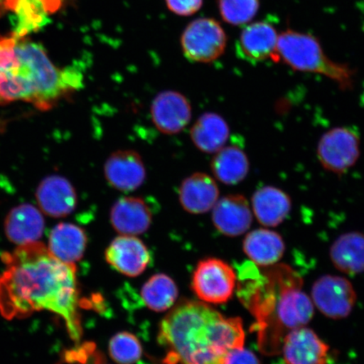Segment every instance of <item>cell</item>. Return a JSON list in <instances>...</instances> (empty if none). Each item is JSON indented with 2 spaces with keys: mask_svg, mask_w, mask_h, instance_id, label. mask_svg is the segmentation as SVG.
<instances>
[{
  "mask_svg": "<svg viewBox=\"0 0 364 364\" xmlns=\"http://www.w3.org/2000/svg\"><path fill=\"white\" fill-rule=\"evenodd\" d=\"M274 62L296 71L314 73L333 80L343 90L353 87L355 70L345 63L332 61L315 36L287 30L279 36Z\"/></svg>",
  "mask_w": 364,
  "mask_h": 364,
  "instance_id": "4",
  "label": "cell"
},
{
  "mask_svg": "<svg viewBox=\"0 0 364 364\" xmlns=\"http://www.w3.org/2000/svg\"><path fill=\"white\" fill-rule=\"evenodd\" d=\"M243 250L247 257L258 266L268 267L280 261L285 252L282 236L267 229L250 231L245 236Z\"/></svg>",
  "mask_w": 364,
  "mask_h": 364,
  "instance_id": "22",
  "label": "cell"
},
{
  "mask_svg": "<svg viewBox=\"0 0 364 364\" xmlns=\"http://www.w3.org/2000/svg\"><path fill=\"white\" fill-rule=\"evenodd\" d=\"M360 156V138L350 127H335L318 141L317 156L326 171L343 175L356 164Z\"/></svg>",
  "mask_w": 364,
  "mask_h": 364,
  "instance_id": "7",
  "label": "cell"
},
{
  "mask_svg": "<svg viewBox=\"0 0 364 364\" xmlns=\"http://www.w3.org/2000/svg\"><path fill=\"white\" fill-rule=\"evenodd\" d=\"M6 4L22 21L16 33L26 36L30 31L38 28L47 21L48 15L60 6L61 0H6Z\"/></svg>",
  "mask_w": 364,
  "mask_h": 364,
  "instance_id": "26",
  "label": "cell"
},
{
  "mask_svg": "<svg viewBox=\"0 0 364 364\" xmlns=\"http://www.w3.org/2000/svg\"><path fill=\"white\" fill-rule=\"evenodd\" d=\"M191 139L202 152L216 153L225 147L230 136V127L217 113L206 112L198 117L191 129Z\"/></svg>",
  "mask_w": 364,
  "mask_h": 364,
  "instance_id": "23",
  "label": "cell"
},
{
  "mask_svg": "<svg viewBox=\"0 0 364 364\" xmlns=\"http://www.w3.org/2000/svg\"><path fill=\"white\" fill-rule=\"evenodd\" d=\"M218 196L220 190L215 179L202 172L186 177L179 189L182 208L193 215L210 211L218 202Z\"/></svg>",
  "mask_w": 364,
  "mask_h": 364,
  "instance_id": "17",
  "label": "cell"
},
{
  "mask_svg": "<svg viewBox=\"0 0 364 364\" xmlns=\"http://www.w3.org/2000/svg\"><path fill=\"white\" fill-rule=\"evenodd\" d=\"M109 354L118 364H135L142 357L143 348L134 335L122 331L110 340Z\"/></svg>",
  "mask_w": 364,
  "mask_h": 364,
  "instance_id": "28",
  "label": "cell"
},
{
  "mask_svg": "<svg viewBox=\"0 0 364 364\" xmlns=\"http://www.w3.org/2000/svg\"><path fill=\"white\" fill-rule=\"evenodd\" d=\"M237 277L229 264L217 258L199 262L193 272L192 289L208 304H225L233 296Z\"/></svg>",
  "mask_w": 364,
  "mask_h": 364,
  "instance_id": "6",
  "label": "cell"
},
{
  "mask_svg": "<svg viewBox=\"0 0 364 364\" xmlns=\"http://www.w3.org/2000/svg\"><path fill=\"white\" fill-rule=\"evenodd\" d=\"M311 300L323 315L341 320L353 311L357 294L353 284L345 277L325 275L313 284Z\"/></svg>",
  "mask_w": 364,
  "mask_h": 364,
  "instance_id": "9",
  "label": "cell"
},
{
  "mask_svg": "<svg viewBox=\"0 0 364 364\" xmlns=\"http://www.w3.org/2000/svg\"><path fill=\"white\" fill-rule=\"evenodd\" d=\"M178 296V289L174 281L166 274L154 275L141 289L143 302L149 309L163 312L171 309Z\"/></svg>",
  "mask_w": 364,
  "mask_h": 364,
  "instance_id": "27",
  "label": "cell"
},
{
  "mask_svg": "<svg viewBox=\"0 0 364 364\" xmlns=\"http://www.w3.org/2000/svg\"><path fill=\"white\" fill-rule=\"evenodd\" d=\"M83 75L74 67L54 65L38 44L16 31L0 36V106L16 101L48 111L83 86Z\"/></svg>",
  "mask_w": 364,
  "mask_h": 364,
  "instance_id": "2",
  "label": "cell"
},
{
  "mask_svg": "<svg viewBox=\"0 0 364 364\" xmlns=\"http://www.w3.org/2000/svg\"><path fill=\"white\" fill-rule=\"evenodd\" d=\"M111 224L122 235H138L146 232L152 224V213L144 199L125 197L113 204Z\"/></svg>",
  "mask_w": 364,
  "mask_h": 364,
  "instance_id": "16",
  "label": "cell"
},
{
  "mask_svg": "<svg viewBox=\"0 0 364 364\" xmlns=\"http://www.w3.org/2000/svg\"><path fill=\"white\" fill-rule=\"evenodd\" d=\"M105 257L114 269L131 277L142 274L151 258L146 245L134 235H121L114 239Z\"/></svg>",
  "mask_w": 364,
  "mask_h": 364,
  "instance_id": "12",
  "label": "cell"
},
{
  "mask_svg": "<svg viewBox=\"0 0 364 364\" xmlns=\"http://www.w3.org/2000/svg\"><path fill=\"white\" fill-rule=\"evenodd\" d=\"M212 220L221 234L230 237L243 235L252 225L248 200L240 194L227 195L213 208Z\"/></svg>",
  "mask_w": 364,
  "mask_h": 364,
  "instance_id": "14",
  "label": "cell"
},
{
  "mask_svg": "<svg viewBox=\"0 0 364 364\" xmlns=\"http://www.w3.org/2000/svg\"><path fill=\"white\" fill-rule=\"evenodd\" d=\"M227 38L218 21L201 18L189 24L181 36L184 55L191 61L211 63L224 53Z\"/></svg>",
  "mask_w": 364,
  "mask_h": 364,
  "instance_id": "8",
  "label": "cell"
},
{
  "mask_svg": "<svg viewBox=\"0 0 364 364\" xmlns=\"http://www.w3.org/2000/svg\"><path fill=\"white\" fill-rule=\"evenodd\" d=\"M363 102H364V94H363Z\"/></svg>",
  "mask_w": 364,
  "mask_h": 364,
  "instance_id": "34",
  "label": "cell"
},
{
  "mask_svg": "<svg viewBox=\"0 0 364 364\" xmlns=\"http://www.w3.org/2000/svg\"><path fill=\"white\" fill-rule=\"evenodd\" d=\"M225 364H261L258 358L244 347L232 350L228 353Z\"/></svg>",
  "mask_w": 364,
  "mask_h": 364,
  "instance_id": "31",
  "label": "cell"
},
{
  "mask_svg": "<svg viewBox=\"0 0 364 364\" xmlns=\"http://www.w3.org/2000/svg\"><path fill=\"white\" fill-rule=\"evenodd\" d=\"M330 257L336 269L346 274L364 272V235L355 231L341 235L332 244Z\"/></svg>",
  "mask_w": 364,
  "mask_h": 364,
  "instance_id": "24",
  "label": "cell"
},
{
  "mask_svg": "<svg viewBox=\"0 0 364 364\" xmlns=\"http://www.w3.org/2000/svg\"><path fill=\"white\" fill-rule=\"evenodd\" d=\"M87 235L83 229L70 223L54 227L50 234L48 250L54 257L68 264H75L84 256Z\"/></svg>",
  "mask_w": 364,
  "mask_h": 364,
  "instance_id": "21",
  "label": "cell"
},
{
  "mask_svg": "<svg viewBox=\"0 0 364 364\" xmlns=\"http://www.w3.org/2000/svg\"><path fill=\"white\" fill-rule=\"evenodd\" d=\"M0 313L8 320L48 311L61 316L68 335L78 343L82 331L75 264L59 261L42 243L19 245L2 256Z\"/></svg>",
  "mask_w": 364,
  "mask_h": 364,
  "instance_id": "1",
  "label": "cell"
},
{
  "mask_svg": "<svg viewBox=\"0 0 364 364\" xmlns=\"http://www.w3.org/2000/svg\"><path fill=\"white\" fill-rule=\"evenodd\" d=\"M4 129V122H0V132Z\"/></svg>",
  "mask_w": 364,
  "mask_h": 364,
  "instance_id": "33",
  "label": "cell"
},
{
  "mask_svg": "<svg viewBox=\"0 0 364 364\" xmlns=\"http://www.w3.org/2000/svg\"><path fill=\"white\" fill-rule=\"evenodd\" d=\"M159 343L165 364H225L228 353L244 347L240 318H226L203 302L183 300L164 318Z\"/></svg>",
  "mask_w": 364,
  "mask_h": 364,
  "instance_id": "3",
  "label": "cell"
},
{
  "mask_svg": "<svg viewBox=\"0 0 364 364\" xmlns=\"http://www.w3.org/2000/svg\"><path fill=\"white\" fill-rule=\"evenodd\" d=\"M93 364H107V363H106V359H104V360H102V361L93 363Z\"/></svg>",
  "mask_w": 364,
  "mask_h": 364,
  "instance_id": "32",
  "label": "cell"
},
{
  "mask_svg": "<svg viewBox=\"0 0 364 364\" xmlns=\"http://www.w3.org/2000/svg\"><path fill=\"white\" fill-rule=\"evenodd\" d=\"M223 20L234 26L247 24L256 16L260 0H218Z\"/></svg>",
  "mask_w": 364,
  "mask_h": 364,
  "instance_id": "29",
  "label": "cell"
},
{
  "mask_svg": "<svg viewBox=\"0 0 364 364\" xmlns=\"http://www.w3.org/2000/svg\"><path fill=\"white\" fill-rule=\"evenodd\" d=\"M36 200L42 211L50 217L63 218L75 210L78 198L71 182L60 176H50L41 182Z\"/></svg>",
  "mask_w": 364,
  "mask_h": 364,
  "instance_id": "15",
  "label": "cell"
},
{
  "mask_svg": "<svg viewBox=\"0 0 364 364\" xmlns=\"http://www.w3.org/2000/svg\"><path fill=\"white\" fill-rule=\"evenodd\" d=\"M211 170L215 178L222 183L237 185L248 175L249 159L247 154L238 147H224L213 158Z\"/></svg>",
  "mask_w": 364,
  "mask_h": 364,
  "instance_id": "25",
  "label": "cell"
},
{
  "mask_svg": "<svg viewBox=\"0 0 364 364\" xmlns=\"http://www.w3.org/2000/svg\"><path fill=\"white\" fill-rule=\"evenodd\" d=\"M152 121L164 134L181 133L192 119V106L184 95L166 90L156 95L151 104Z\"/></svg>",
  "mask_w": 364,
  "mask_h": 364,
  "instance_id": "10",
  "label": "cell"
},
{
  "mask_svg": "<svg viewBox=\"0 0 364 364\" xmlns=\"http://www.w3.org/2000/svg\"><path fill=\"white\" fill-rule=\"evenodd\" d=\"M169 10L176 15L188 16L198 12L203 6V0H166Z\"/></svg>",
  "mask_w": 364,
  "mask_h": 364,
  "instance_id": "30",
  "label": "cell"
},
{
  "mask_svg": "<svg viewBox=\"0 0 364 364\" xmlns=\"http://www.w3.org/2000/svg\"><path fill=\"white\" fill-rule=\"evenodd\" d=\"M277 298L274 294L265 298L258 306L257 315L263 316L262 321H270L277 331H290L306 326L312 320L315 306L311 298L300 288L299 279L291 280L290 284L280 283Z\"/></svg>",
  "mask_w": 364,
  "mask_h": 364,
  "instance_id": "5",
  "label": "cell"
},
{
  "mask_svg": "<svg viewBox=\"0 0 364 364\" xmlns=\"http://www.w3.org/2000/svg\"><path fill=\"white\" fill-rule=\"evenodd\" d=\"M104 174L112 188L130 193L144 184L146 168L138 152L131 149L118 150L105 163Z\"/></svg>",
  "mask_w": 364,
  "mask_h": 364,
  "instance_id": "11",
  "label": "cell"
},
{
  "mask_svg": "<svg viewBox=\"0 0 364 364\" xmlns=\"http://www.w3.org/2000/svg\"><path fill=\"white\" fill-rule=\"evenodd\" d=\"M277 31L269 23L259 21L245 27L240 38L241 54L250 62L273 61L279 42Z\"/></svg>",
  "mask_w": 364,
  "mask_h": 364,
  "instance_id": "18",
  "label": "cell"
},
{
  "mask_svg": "<svg viewBox=\"0 0 364 364\" xmlns=\"http://www.w3.org/2000/svg\"><path fill=\"white\" fill-rule=\"evenodd\" d=\"M329 350V346L306 326L290 331L283 340L287 364H326Z\"/></svg>",
  "mask_w": 364,
  "mask_h": 364,
  "instance_id": "13",
  "label": "cell"
},
{
  "mask_svg": "<svg viewBox=\"0 0 364 364\" xmlns=\"http://www.w3.org/2000/svg\"><path fill=\"white\" fill-rule=\"evenodd\" d=\"M252 210L261 225L277 227L289 216L292 208L289 196L275 186H267L255 192Z\"/></svg>",
  "mask_w": 364,
  "mask_h": 364,
  "instance_id": "20",
  "label": "cell"
},
{
  "mask_svg": "<svg viewBox=\"0 0 364 364\" xmlns=\"http://www.w3.org/2000/svg\"><path fill=\"white\" fill-rule=\"evenodd\" d=\"M9 240L19 245L36 242L43 234L44 218L38 208L21 204L9 213L4 223Z\"/></svg>",
  "mask_w": 364,
  "mask_h": 364,
  "instance_id": "19",
  "label": "cell"
}]
</instances>
